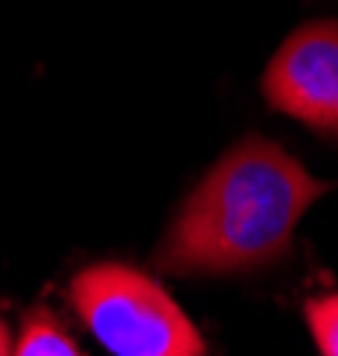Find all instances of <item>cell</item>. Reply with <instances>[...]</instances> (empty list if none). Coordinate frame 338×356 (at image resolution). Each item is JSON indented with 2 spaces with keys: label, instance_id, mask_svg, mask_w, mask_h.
Returning a JSON list of instances; mask_svg holds the SVG:
<instances>
[{
  "label": "cell",
  "instance_id": "cell-1",
  "mask_svg": "<svg viewBox=\"0 0 338 356\" xmlns=\"http://www.w3.org/2000/svg\"><path fill=\"white\" fill-rule=\"evenodd\" d=\"M331 186L267 139H246L218 161L178 211L157 250L171 275H232L278 260L299 218Z\"/></svg>",
  "mask_w": 338,
  "mask_h": 356
},
{
  "label": "cell",
  "instance_id": "cell-2",
  "mask_svg": "<svg viewBox=\"0 0 338 356\" xmlns=\"http://www.w3.org/2000/svg\"><path fill=\"white\" fill-rule=\"evenodd\" d=\"M72 300L89 332L114 356H207L196 324L136 267H89L75 278Z\"/></svg>",
  "mask_w": 338,
  "mask_h": 356
},
{
  "label": "cell",
  "instance_id": "cell-3",
  "mask_svg": "<svg viewBox=\"0 0 338 356\" xmlns=\"http://www.w3.org/2000/svg\"><path fill=\"white\" fill-rule=\"evenodd\" d=\"M264 97L338 139V22H310L282 43L264 72Z\"/></svg>",
  "mask_w": 338,
  "mask_h": 356
},
{
  "label": "cell",
  "instance_id": "cell-4",
  "mask_svg": "<svg viewBox=\"0 0 338 356\" xmlns=\"http://www.w3.org/2000/svg\"><path fill=\"white\" fill-rule=\"evenodd\" d=\"M11 356H82V353L72 342V335L47 310H33L22 324V335H18Z\"/></svg>",
  "mask_w": 338,
  "mask_h": 356
},
{
  "label": "cell",
  "instance_id": "cell-5",
  "mask_svg": "<svg viewBox=\"0 0 338 356\" xmlns=\"http://www.w3.org/2000/svg\"><path fill=\"white\" fill-rule=\"evenodd\" d=\"M306 324L324 356H338V296H321L306 307Z\"/></svg>",
  "mask_w": 338,
  "mask_h": 356
},
{
  "label": "cell",
  "instance_id": "cell-6",
  "mask_svg": "<svg viewBox=\"0 0 338 356\" xmlns=\"http://www.w3.org/2000/svg\"><path fill=\"white\" fill-rule=\"evenodd\" d=\"M0 356H11V339H8L4 321H0Z\"/></svg>",
  "mask_w": 338,
  "mask_h": 356
}]
</instances>
